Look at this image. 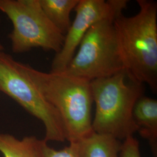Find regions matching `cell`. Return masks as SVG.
Segmentation results:
<instances>
[{
    "label": "cell",
    "instance_id": "cell-1",
    "mask_svg": "<svg viewBox=\"0 0 157 157\" xmlns=\"http://www.w3.org/2000/svg\"><path fill=\"white\" fill-rule=\"evenodd\" d=\"M139 11L113 21L124 70L136 83L157 91V3L137 0Z\"/></svg>",
    "mask_w": 157,
    "mask_h": 157
},
{
    "label": "cell",
    "instance_id": "cell-2",
    "mask_svg": "<svg viewBox=\"0 0 157 157\" xmlns=\"http://www.w3.org/2000/svg\"><path fill=\"white\" fill-rule=\"evenodd\" d=\"M23 67L45 100L59 113L66 140L76 143L93 132L90 81L64 73H45L24 63Z\"/></svg>",
    "mask_w": 157,
    "mask_h": 157
},
{
    "label": "cell",
    "instance_id": "cell-3",
    "mask_svg": "<svg viewBox=\"0 0 157 157\" xmlns=\"http://www.w3.org/2000/svg\"><path fill=\"white\" fill-rule=\"evenodd\" d=\"M95 116L93 132L125 140L137 131L133 118L136 101L144 94L143 84L130 80L124 70L90 82Z\"/></svg>",
    "mask_w": 157,
    "mask_h": 157
},
{
    "label": "cell",
    "instance_id": "cell-4",
    "mask_svg": "<svg viewBox=\"0 0 157 157\" xmlns=\"http://www.w3.org/2000/svg\"><path fill=\"white\" fill-rule=\"evenodd\" d=\"M113 21L104 19L89 29L62 73L91 82L124 71Z\"/></svg>",
    "mask_w": 157,
    "mask_h": 157
},
{
    "label": "cell",
    "instance_id": "cell-5",
    "mask_svg": "<svg viewBox=\"0 0 157 157\" xmlns=\"http://www.w3.org/2000/svg\"><path fill=\"white\" fill-rule=\"evenodd\" d=\"M0 91L10 97L44 125L45 141L66 140L64 126L56 109L45 100L12 56L0 51Z\"/></svg>",
    "mask_w": 157,
    "mask_h": 157
},
{
    "label": "cell",
    "instance_id": "cell-6",
    "mask_svg": "<svg viewBox=\"0 0 157 157\" xmlns=\"http://www.w3.org/2000/svg\"><path fill=\"white\" fill-rule=\"evenodd\" d=\"M0 11L11 20L13 30L9 37L16 54L41 48L58 53L65 36L51 22L39 0H0Z\"/></svg>",
    "mask_w": 157,
    "mask_h": 157
},
{
    "label": "cell",
    "instance_id": "cell-7",
    "mask_svg": "<svg viewBox=\"0 0 157 157\" xmlns=\"http://www.w3.org/2000/svg\"><path fill=\"white\" fill-rule=\"evenodd\" d=\"M128 2L126 0H80L74 10L76 16L65 36L62 48L52 61L51 72H63L89 29L102 20L115 19L127 8Z\"/></svg>",
    "mask_w": 157,
    "mask_h": 157
},
{
    "label": "cell",
    "instance_id": "cell-8",
    "mask_svg": "<svg viewBox=\"0 0 157 157\" xmlns=\"http://www.w3.org/2000/svg\"><path fill=\"white\" fill-rule=\"evenodd\" d=\"M133 118L137 132L148 141L152 151L157 155V101L142 95L136 101L133 109Z\"/></svg>",
    "mask_w": 157,
    "mask_h": 157
},
{
    "label": "cell",
    "instance_id": "cell-9",
    "mask_svg": "<svg viewBox=\"0 0 157 157\" xmlns=\"http://www.w3.org/2000/svg\"><path fill=\"white\" fill-rule=\"evenodd\" d=\"M76 144L79 157H120L122 143L111 136L93 132Z\"/></svg>",
    "mask_w": 157,
    "mask_h": 157
},
{
    "label": "cell",
    "instance_id": "cell-10",
    "mask_svg": "<svg viewBox=\"0 0 157 157\" xmlns=\"http://www.w3.org/2000/svg\"><path fill=\"white\" fill-rule=\"evenodd\" d=\"M43 140L26 136L21 140L0 132V152L4 157H43Z\"/></svg>",
    "mask_w": 157,
    "mask_h": 157
},
{
    "label": "cell",
    "instance_id": "cell-11",
    "mask_svg": "<svg viewBox=\"0 0 157 157\" xmlns=\"http://www.w3.org/2000/svg\"><path fill=\"white\" fill-rule=\"evenodd\" d=\"M80 0H39L46 17L65 36L71 26L70 15Z\"/></svg>",
    "mask_w": 157,
    "mask_h": 157
},
{
    "label": "cell",
    "instance_id": "cell-12",
    "mask_svg": "<svg viewBox=\"0 0 157 157\" xmlns=\"http://www.w3.org/2000/svg\"><path fill=\"white\" fill-rule=\"evenodd\" d=\"M43 140V157H79L76 146L74 143H69V146L61 150H56L48 146L47 141Z\"/></svg>",
    "mask_w": 157,
    "mask_h": 157
},
{
    "label": "cell",
    "instance_id": "cell-13",
    "mask_svg": "<svg viewBox=\"0 0 157 157\" xmlns=\"http://www.w3.org/2000/svg\"><path fill=\"white\" fill-rule=\"evenodd\" d=\"M120 157H141L139 141L133 136L126 138L122 143Z\"/></svg>",
    "mask_w": 157,
    "mask_h": 157
},
{
    "label": "cell",
    "instance_id": "cell-14",
    "mask_svg": "<svg viewBox=\"0 0 157 157\" xmlns=\"http://www.w3.org/2000/svg\"><path fill=\"white\" fill-rule=\"evenodd\" d=\"M4 51V47L0 41V51Z\"/></svg>",
    "mask_w": 157,
    "mask_h": 157
},
{
    "label": "cell",
    "instance_id": "cell-15",
    "mask_svg": "<svg viewBox=\"0 0 157 157\" xmlns=\"http://www.w3.org/2000/svg\"><path fill=\"white\" fill-rule=\"evenodd\" d=\"M0 21H1V18H0Z\"/></svg>",
    "mask_w": 157,
    "mask_h": 157
}]
</instances>
